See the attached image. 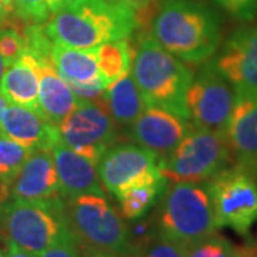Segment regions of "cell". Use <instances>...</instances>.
Here are the masks:
<instances>
[{
    "instance_id": "16",
    "label": "cell",
    "mask_w": 257,
    "mask_h": 257,
    "mask_svg": "<svg viewBox=\"0 0 257 257\" xmlns=\"http://www.w3.org/2000/svg\"><path fill=\"white\" fill-rule=\"evenodd\" d=\"M233 160L257 175V97H237L226 128Z\"/></svg>"
},
{
    "instance_id": "30",
    "label": "cell",
    "mask_w": 257,
    "mask_h": 257,
    "mask_svg": "<svg viewBox=\"0 0 257 257\" xmlns=\"http://www.w3.org/2000/svg\"><path fill=\"white\" fill-rule=\"evenodd\" d=\"M219 8L227 12L231 18L250 22L257 13V0H213Z\"/></svg>"
},
{
    "instance_id": "18",
    "label": "cell",
    "mask_w": 257,
    "mask_h": 257,
    "mask_svg": "<svg viewBox=\"0 0 257 257\" xmlns=\"http://www.w3.org/2000/svg\"><path fill=\"white\" fill-rule=\"evenodd\" d=\"M39 114L47 123L59 126L79 106L80 99L74 96L72 87L56 72L52 60L39 62Z\"/></svg>"
},
{
    "instance_id": "15",
    "label": "cell",
    "mask_w": 257,
    "mask_h": 257,
    "mask_svg": "<svg viewBox=\"0 0 257 257\" xmlns=\"http://www.w3.org/2000/svg\"><path fill=\"white\" fill-rule=\"evenodd\" d=\"M52 152L63 200L82 194L107 196L99 179L97 165L93 160L79 155L60 142H56Z\"/></svg>"
},
{
    "instance_id": "23",
    "label": "cell",
    "mask_w": 257,
    "mask_h": 257,
    "mask_svg": "<svg viewBox=\"0 0 257 257\" xmlns=\"http://www.w3.org/2000/svg\"><path fill=\"white\" fill-rule=\"evenodd\" d=\"M94 50H96L97 67L107 84L130 72L133 52L127 40L109 42Z\"/></svg>"
},
{
    "instance_id": "22",
    "label": "cell",
    "mask_w": 257,
    "mask_h": 257,
    "mask_svg": "<svg viewBox=\"0 0 257 257\" xmlns=\"http://www.w3.org/2000/svg\"><path fill=\"white\" fill-rule=\"evenodd\" d=\"M166 186L167 180L162 173L132 184L116 196L120 204V214L127 220L140 219L155 204L157 197L163 194Z\"/></svg>"
},
{
    "instance_id": "24",
    "label": "cell",
    "mask_w": 257,
    "mask_h": 257,
    "mask_svg": "<svg viewBox=\"0 0 257 257\" xmlns=\"http://www.w3.org/2000/svg\"><path fill=\"white\" fill-rule=\"evenodd\" d=\"M186 257H257V243L237 246L216 233L186 248Z\"/></svg>"
},
{
    "instance_id": "37",
    "label": "cell",
    "mask_w": 257,
    "mask_h": 257,
    "mask_svg": "<svg viewBox=\"0 0 257 257\" xmlns=\"http://www.w3.org/2000/svg\"><path fill=\"white\" fill-rule=\"evenodd\" d=\"M83 257H119L111 253H106V251H84L83 250Z\"/></svg>"
},
{
    "instance_id": "26",
    "label": "cell",
    "mask_w": 257,
    "mask_h": 257,
    "mask_svg": "<svg viewBox=\"0 0 257 257\" xmlns=\"http://www.w3.org/2000/svg\"><path fill=\"white\" fill-rule=\"evenodd\" d=\"M135 257H186V248L175 241L162 237H150L133 250Z\"/></svg>"
},
{
    "instance_id": "2",
    "label": "cell",
    "mask_w": 257,
    "mask_h": 257,
    "mask_svg": "<svg viewBox=\"0 0 257 257\" xmlns=\"http://www.w3.org/2000/svg\"><path fill=\"white\" fill-rule=\"evenodd\" d=\"M157 43L184 63L207 62L220 45L217 15L196 0H167L152 20Z\"/></svg>"
},
{
    "instance_id": "13",
    "label": "cell",
    "mask_w": 257,
    "mask_h": 257,
    "mask_svg": "<svg viewBox=\"0 0 257 257\" xmlns=\"http://www.w3.org/2000/svg\"><path fill=\"white\" fill-rule=\"evenodd\" d=\"M192 128L189 119L149 104L136 121L128 126V136L136 145L149 149L162 160L179 146Z\"/></svg>"
},
{
    "instance_id": "20",
    "label": "cell",
    "mask_w": 257,
    "mask_h": 257,
    "mask_svg": "<svg viewBox=\"0 0 257 257\" xmlns=\"http://www.w3.org/2000/svg\"><path fill=\"white\" fill-rule=\"evenodd\" d=\"M103 100L113 120L126 127L133 124L149 106L130 72L106 86Z\"/></svg>"
},
{
    "instance_id": "31",
    "label": "cell",
    "mask_w": 257,
    "mask_h": 257,
    "mask_svg": "<svg viewBox=\"0 0 257 257\" xmlns=\"http://www.w3.org/2000/svg\"><path fill=\"white\" fill-rule=\"evenodd\" d=\"M130 9L135 10L138 18V28L142 25H146L147 22L152 23L155 18V2L156 0H116Z\"/></svg>"
},
{
    "instance_id": "5",
    "label": "cell",
    "mask_w": 257,
    "mask_h": 257,
    "mask_svg": "<svg viewBox=\"0 0 257 257\" xmlns=\"http://www.w3.org/2000/svg\"><path fill=\"white\" fill-rule=\"evenodd\" d=\"M67 226L84 251L132 254V236L124 217L106 196L82 194L64 200Z\"/></svg>"
},
{
    "instance_id": "33",
    "label": "cell",
    "mask_w": 257,
    "mask_h": 257,
    "mask_svg": "<svg viewBox=\"0 0 257 257\" xmlns=\"http://www.w3.org/2000/svg\"><path fill=\"white\" fill-rule=\"evenodd\" d=\"M47 2V6H49V10H50V13L53 15L56 12H59L60 9H63L66 8L67 5H70L73 0H46Z\"/></svg>"
},
{
    "instance_id": "11",
    "label": "cell",
    "mask_w": 257,
    "mask_h": 257,
    "mask_svg": "<svg viewBox=\"0 0 257 257\" xmlns=\"http://www.w3.org/2000/svg\"><path fill=\"white\" fill-rule=\"evenodd\" d=\"M211 63L237 97H257V26L237 29Z\"/></svg>"
},
{
    "instance_id": "12",
    "label": "cell",
    "mask_w": 257,
    "mask_h": 257,
    "mask_svg": "<svg viewBox=\"0 0 257 257\" xmlns=\"http://www.w3.org/2000/svg\"><path fill=\"white\" fill-rule=\"evenodd\" d=\"M159 162L153 152L136 143L113 145L100 157L97 173L104 190L117 196L132 184L159 175Z\"/></svg>"
},
{
    "instance_id": "14",
    "label": "cell",
    "mask_w": 257,
    "mask_h": 257,
    "mask_svg": "<svg viewBox=\"0 0 257 257\" xmlns=\"http://www.w3.org/2000/svg\"><path fill=\"white\" fill-rule=\"evenodd\" d=\"M10 199L50 202L62 199L52 149H33L10 187Z\"/></svg>"
},
{
    "instance_id": "29",
    "label": "cell",
    "mask_w": 257,
    "mask_h": 257,
    "mask_svg": "<svg viewBox=\"0 0 257 257\" xmlns=\"http://www.w3.org/2000/svg\"><path fill=\"white\" fill-rule=\"evenodd\" d=\"M16 16L29 23H43L50 18V10L46 0H16Z\"/></svg>"
},
{
    "instance_id": "39",
    "label": "cell",
    "mask_w": 257,
    "mask_h": 257,
    "mask_svg": "<svg viewBox=\"0 0 257 257\" xmlns=\"http://www.w3.org/2000/svg\"><path fill=\"white\" fill-rule=\"evenodd\" d=\"M3 239L0 237V257H6V246H3Z\"/></svg>"
},
{
    "instance_id": "27",
    "label": "cell",
    "mask_w": 257,
    "mask_h": 257,
    "mask_svg": "<svg viewBox=\"0 0 257 257\" xmlns=\"http://www.w3.org/2000/svg\"><path fill=\"white\" fill-rule=\"evenodd\" d=\"M25 53V42L15 29H0V57L6 64V67L19 60Z\"/></svg>"
},
{
    "instance_id": "36",
    "label": "cell",
    "mask_w": 257,
    "mask_h": 257,
    "mask_svg": "<svg viewBox=\"0 0 257 257\" xmlns=\"http://www.w3.org/2000/svg\"><path fill=\"white\" fill-rule=\"evenodd\" d=\"M10 197V187L0 183V206Z\"/></svg>"
},
{
    "instance_id": "38",
    "label": "cell",
    "mask_w": 257,
    "mask_h": 257,
    "mask_svg": "<svg viewBox=\"0 0 257 257\" xmlns=\"http://www.w3.org/2000/svg\"><path fill=\"white\" fill-rule=\"evenodd\" d=\"M8 100L5 99V96L0 93V120H2V116H3V113H5V110H6V107H8Z\"/></svg>"
},
{
    "instance_id": "35",
    "label": "cell",
    "mask_w": 257,
    "mask_h": 257,
    "mask_svg": "<svg viewBox=\"0 0 257 257\" xmlns=\"http://www.w3.org/2000/svg\"><path fill=\"white\" fill-rule=\"evenodd\" d=\"M2 3H3V8L6 10L8 16L9 18H16V10H15L16 0H2Z\"/></svg>"
},
{
    "instance_id": "6",
    "label": "cell",
    "mask_w": 257,
    "mask_h": 257,
    "mask_svg": "<svg viewBox=\"0 0 257 257\" xmlns=\"http://www.w3.org/2000/svg\"><path fill=\"white\" fill-rule=\"evenodd\" d=\"M69 229L64 200H10L0 206V237L39 256Z\"/></svg>"
},
{
    "instance_id": "32",
    "label": "cell",
    "mask_w": 257,
    "mask_h": 257,
    "mask_svg": "<svg viewBox=\"0 0 257 257\" xmlns=\"http://www.w3.org/2000/svg\"><path fill=\"white\" fill-rule=\"evenodd\" d=\"M6 244V257H37L36 254L30 253L25 248L19 247L13 243H5Z\"/></svg>"
},
{
    "instance_id": "25",
    "label": "cell",
    "mask_w": 257,
    "mask_h": 257,
    "mask_svg": "<svg viewBox=\"0 0 257 257\" xmlns=\"http://www.w3.org/2000/svg\"><path fill=\"white\" fill-rule=\"evenodd\" d=\"M30 152L28 147L0 135V183L12 187Z\"/></svg>"
},
{
    "instance_id": "21",
    "label": "cell",
    "mask_w": 257,
    "mask_h": 257,
    "mask_svg": "<svg viewBox=\"0 0 257 257\" xmlns=\"http://www.w3.org/2000/svg\"><path fill=\"white\" fill-rule=\"evenodd\" d=\"M52 62L56 72L67 83H80V84H90L97 82L106 83L97 67L94 49L84 50V49H74V47L53 43Z\"/></svg>"
},
{
    "instance_id": "34",
    "label": "cell",
    "mask_w": 257,
    "mask_h": 257,
    "mask_svg": "<svg viewBox=\"0 0 257 257\" xmlns=\"http://www.w3.org/2000/svg\"><path fill=\"white\" fill-rule=\"evenodd\" d=\"M16 18H18V16H16ZM16 18H9V16H8L6 10L3 8V3H2V0H0V29L9 28L10 23H12Z\"/></svg>"
},
{
    "instance_id": "9",
    "label": "cell",
    "mask_w": 257,
    "mask_h": 257,
    "mask_svg": "<svg viewBox=\"0 0 257 257\" xmlns=\"http://www.w3.org/2000/svg\"><path fill=\"white\" fill-rule=\"evenodd\" d=\"M236 93L211 62L206 63L186 92L184 107L193 127L226 133Z\"/></svg>"
},
{
    "instance_id": "19",
    "label": "cell",
    "mask_w": 257,
    "mask_h": 257,
    "mask_svg": "<svg viewBox=\"0 0 257 257\" xmlns=\"http://www.w3.org/2000/svg\"><path fill=\"white\" fill-rule=\"evenodd\" d=\"M39 87H40V66L29 52L13 64L6 67L0 93L9 104L23 106L39 113Z\"/></svg>"
},
{
    "instance_id": "8",
    "label": "cell",
    "mask_w": 257,
    "mask_h": 257,
    "mask_svg": "<svg viewBox=\"0 0 257 257\" xmlns=\"http://www.w3.org/2000/svg\"><path fill=\"white\" fill-rule=\"evenodd\" d=\"M256 173L234 163L206 182L210 193L216 223L247 236L257 221Z\"/></svg>"
},
{
    "instance_id": "28",
    "label": "cell",
    "mask_w": 257,
    "mask_h": 257,
    "mask_svg": "<svg viewBox=\"0 0 257 257\" xmlns=\"http://www.w3.org/2000/svg\"><path fill=\"white\" fill-rule=\"evenodd\" d=\"M37 257H83V250L70 229H66L49 247Z\"/></svg>"
},
{
    "instance_id": "40",
    "label": "cell",
    "mask_w": 257,
    "mask_h": 257,
    "mask_svg": "<svg viewBox=\"0 0 257 257\" xmlns=\"http://www.w3.org/2000/svg\"><path fill=\"white\" fill-rule=\"evenodd\" d=\"M5 70H6V64H5V62H3V59L0 57V82H2V77H3Z\"/></svg>"
},
{
    "instance_id": "3",
    "label": "cell",
    "mask_w": 257,
    "mask_h": 257,
    "mask_svg": "<svg viewBox=\"0 0 257 257\" xmlns=\"http://www.w3.org/2000/svg\"><path fill=\"white\" fill-rule=\"evenodd\" d=\"M130 73L147 104L187 119L184 97L194 74L183 60L167 52L152 36H145L133 55Z\"/></svg>"
},
{
    "instance_id": "7",
    "label": "cell",
    "mask_w": 257,
    "mask_h": 257,
    "mask_svg": "<svg viewBox=\"0 0 257 257\" xmlns=\"http://www.w3.org/2000/svg\"><path fill=\"white\" fill-rule=\"evenodd\" d=\"M233 162L226 133L193 127L179 146L159 162L167 183L209 182Z\"/></svg>"
},
{
    "instance_id": "17",
    "label": "cell",
    "mask_w": 257,
    "mask_h": 257,
    "mask_svg": "<svg viewBox=\"0 0 257 257\" xmlns=\"http://www.w3.org/2000/svg\"><path fill=\"white\" fill-rule=\"evenodd\" d=\"M0 135L30 150L52 149L59 140L56 126L47 123L37 111L16 104H8L0 120Z\"/></svg>"
},
{
    "instance_id": "4",
    "label": "cell",
    "mask_w": 257,
    "mask_h": 257,
    "mask_svg": "<svg viewBox=\"0 0 257 257\" xmlns=\"http://www.w3.org/2000/svg\"><path fill=\"white\" fill-rule=\"evenodd\" d=\"M157 214V233L184 248L217 233L219 226L206 182L166 186Z\"/></svg>"
},
{
    "instance_id": "10",
    "label": "cell",
    "mask_w": 257,
    "mask_h": 257,
    "mask_svg": "<svg viewBox=\"0 0 257 257\" xmlns=\"http://www.w3.org/2000/svg\"><path fill=\"white\" fill-rule=\"evenodd\" d=\"M56 127L57 142L90 159L96 165L116 142V121L103 97L99 100H80L79 106Z\"/></svg>"
},
{
    "instance_id": "1",
    "label": "cell",
    "mask_w": 257,
    "mask_h": 257,
    "mask_svg": "<svg viewBox=\"0 0 257 257\" xmlns=\"http://www.w3.org/2000/svg\"><path fill=\"white\" fill-rule=\"evenodd\" d=\"M56 45L92 50L127 40L138 29L135 10L116 0H73L43 26Z\"/></svg>"
}]
</instances>
